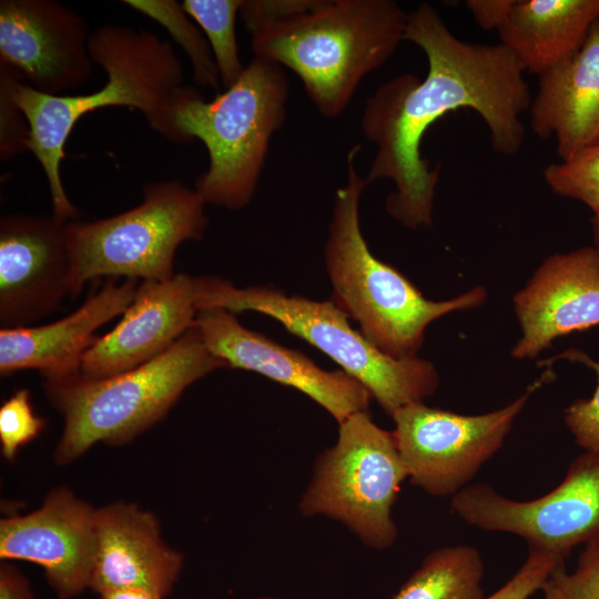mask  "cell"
<instances>
[{
    "label": "cell",
    "instance_id": "1",
    "mask_svg": "<svg viewBox=\"0 0 599 599\" xmlns=\"http://www.w3.org/2000/svg\"><path fill=\"white\" fill-rule=\"evenodd\" d=\"M404 40L426 54L427 75L403 73L380 84L365 103L361 126L377 148L366 183L392 180L386 211L416 230L433 223L439 180L440 165L432 167L420 152L430 125L449 112L471 109L487 124L493 149L515 155L525 140L520 115L532 98L524 70L505 47L458 39L427 2L407 13Z\"/></svg>",
    "mask_w": 599,
    "mask_h": 599
},
{
    "label": "cell",
    "instance_id": "2",
    "mask_svg": "<svg viewBox=\"0 0 599 599\" xmlns=\"http://www.w3.org/2000/svg\"><path fill=\"white\" fill-rule=\"evenodd\" d=\"M89 51L93 63L104 69L108 81L90 94L51 95L31 88L22 78L12 95L30 128L28 150L43 167L53 215L72 221L78 215L62 184L60 164L64 144L78 120L104 106L138 109L148 124L166 140L184 144L174 111L190 93L184 68L171 43L144 29L104 24L91 32Z\"/></svg>",
    "mask_w": 599,
    "mask_h": 599
},
{
    "label": "cell",
    "instance_id": "3",
    "mask_svg": "<svg viewBox=\"0 0 599 599\" xmlns=\"http://www.w3.org/2000/svg\"><path fill=\"white\" fill-rule=\"evenodd\" d=\"M361 149L354 145L347 154V182L335 192L325 242L332 301L383 353L396 359L412 358L417 356L430 323L453 312L481 306L487 290L476 286L456 297L433 301L370 252L359 223L361 196L367 185L355 169Z\"/></svg>",
    "mask_w": 599,
    "mask_h": 599
},
{
    "label": "cell",
    "instance_id": "4",
    "mask_svg": "<svg viewBox=\"0 0 599 599\" xmlns=\"http://www.w3.org/2000/svg\"><path fill=\"white\" fill-rule=\"evenodd\" d=\"M407 13L393 0H325L268 23L251 39L255 57L291 69L318 112H344L361 81L404 41Z\"/></svg>",
    "mask_w": 599,
    "mask_h": 599
},
{
    "label": "cell",
    "instance_id": "5",
    "mask_svg": "<svg viewBox=\"0 0 599 599\" xmlns=\"http://www.w3.org/2000/svg\"><path fill=\"white\" fill-rule=\"evenodd\" d=\"M222 367L227 366L192 327L131 370L99 379L80 373L44 379L47 397L64 420L54 460L65 465L98 443L131 441L163 419L190 385Z\"/></svg>",
    "mask_w": 599,
    "mask_h": 599
},
{
    "label": "cell",
    "instance_id": "6",
    "mask_svg": "<svg viewBox=\"0 0 599 599\" xmlns=\"http://www.w3.org/2000/svg\"><path fill=\"white\" fill-rule=\"evenodd\" d=\"M288 81L283 67L254 57L241 78L211 100L192 87L174 120L186 143L201 140L209 166L194 183L205 204L241 210L252 200L270 141L286 116Z\"/></svg>",
    "mask_w": 599,
    "mask_h": 599
},
{
    "label": "cell",
    "instance_id": "7",
    "mask_svg": "<svg viewBox=\"0 0 599 599\" xmlns=\"http://www.w3.org/2000/svg\"><path fill=\"white\" fill-rule=\"evenodd\" d=\"M196 307L233 314L253 311L276 319L363 384L390 417L406 405L424 402L439 385L432 362L386 355L352 327L347 314L332 300L286 295L272 285L237 287L220 276L206 275L196 277Z\"/></svg>",
    "mask_w": 599,
    "mask_h": 599
},
{
    "label": "cell",
    "instance_id": "8",
    "mask_svg": "<svg viewBox=\"0 0 599 599\" xmlns=\"http://www.w3.org/2000/svg\"><path fill=\"white\" fill-rule=\"evenodd\" d=\"M204 205L200 194L180 181L150 182L142 202L131 210L93 222L68 221L71 295L101 276L171 278L177 247L204 236Z\"/></svg>",
    "mask_w": 599,
    "mask_h": 599
},
{
    "label": "cell",
    "instance_id": "9",
    "mask_svg": "<svg viewBox=\"0 0 599 599\" xmlns=\"http://www.w3.org/2000/svg\"><path fill=\"white\" fill-rule=\"evenodd\" d=\"M338 427L335 445L315 461L298 510L342 522L369 548H390L398 537L393 506L408 478L393 432L376 425L368 412Z\"/></svg>",
    "mask_w": 599,
    "mask_h": 599
},
{
    "label": "cell",
    "instance_id": "10",
    "mask_svg": "<svg viewBox=\"0 0 599 599\" xmlns=\"http://www.w3.org/2000/svg\"><path fill=\"white\" fill-rule=\"evenodd\" d=\"M555 375L551 367L508 405L463 415L413 403L396 410L393 435L413 485L434 497L454 496L501 448L532 394Z\"/></svg>",
    "mask_w": 599,
    "mask_h": 599
},
{
    "label": "cell",
    "instance_id": "11",
    "mask_svg": "<svg viewBox=\"0 0 599 599\" xmlns=\"http://www.w3.org/2000/svg\"><path fill=\"white\" fill-rule=\"evenodd\" d=\"M450 507L470 526L519 536L528 548L566 559L576 546L599 538V453L580 454L562 481L539 498L514 500L474 484L454 495Z\"/></svg>",
    "mask_w": 599,
    "mask_h": 599
},
{
    "label": "cell",
    "instance_id": "12",
    "mask_svg": "<svg viewBox=\"0 0 599 599\" xmlns=\"http://www.w3.org/2000/svg\"><path fill=\"white\" fill-rule=\"evenodd\" d=\"M90 35L85 20L60 1H0V62L42 93L62 95L91 79Z\"/></svg>",
    "mask_w": 599,
    "mask_h": 599
},
{
    "label": "cell",
    "instance_id": "13",
    "mask_svg": "<svg viewBox=\"0 0 599 599\" xmlns=\"http://www.w3.org/2000/svg\"><path fill=\"white\" fill-rule=\"evenodd\" d=\"M67 223L55 215L0 219V325L32 326L71 294Z\"/></svg>",
    "mask_w": 599,
    "mask_h": 599
},
{
    "label": "cell",
    "instance_id": "14",
    "mask_svg": "<svg viewBox=\"0 0 599 599\" xmlns=\"http://www.w3.org/2000/svg\"><path fill=\"white\" fill-rule=\"evenodd\" d=\"M193 327L227 367L251 370L302 392L338 425L355 413L368 412L372 395L358 380L342 369H323L301 352L244 327L229 311H197Z\"/></svg>",
    "mask_w": 599,
    "mask_h": 599
},
{
    "label": "cell",
    "instance_id": "15",
    "mask_svg": "<svg viewBox=\"0 0 599 599\" xmlns=\"http://www.w3.org/2000/svg\"><path fill=\"white\" fill-rule=\"evenodd\" d=\"M97 552V508L67 487H57L37 510L0 520L1 560L43 568L62 599L90 588Z\"/></svg>",
    "mask_w": 599,
    "mask_h": 599
},
{
    "label": "cell",
    "instance_id": "16",
    "mask_svg": "<svg viewBox=\"0 0 599 599\" xmlns=\"http://www.w3.org/2000/svg\"><path fill=\"white\" fill-rule=\"evenodd\" d=\"M517 359L536 358L558 337L599 326V248L583 246L542 261L512 297Z\"/></svg>",
    "mask_w": 599,
    "mask_h": 599
},
{
    "label": "cell",
    "instance_id": "17",
    "mask_svg": "<svg viewBox=\"0 0 599 599\" xmlns=\"http://www.w3.org/2000/svg\"><path fill=\"white\" fill-rule=\"evenodd\" d=\"M196 314V277L142 281L119 324L85 352L80 374L105 378L155 358L193 327Z\"/></svg>",
    "mask_w": 599,
    "mask_h": 599
},
{
    "label": "cell",
    "instance_id": "18",
    "mask_svg": "<svg viewBox=\"0 0 599 599\" xmlns=\"http://www.w3.org/2000/svg\"><path fill=\"white\" fill-rule=\"evenodd\" d=\"M182 567V554L162 539L160 522L152 512L125 501L97 508L92 590L139 589L164 599Z\"/></svg>",
    "mask_w": 599,
    "mask_h": 599
},
{
    "label": "cell",
    "instance_id": "19",
    "mask_svg": "<svg viewBox=\"0 0 599 599\" xmlns=\"http://www.w3.org/2000/svg\"><path fill=\"white\" fill-rule=\"evenodd\" d=\"M138 280L108 282L68 316L40 326L0 329V374L37 369L44 379L80 373L82 358L97 336L95 331L122 315L132 303Z\"/></svg>",
    "mask_w": 599,
    "mask_h": 599
},
{
    "label": "cell",
    "instance_id": "20",
    "mask_svg": "<svg viewBox=\"0 0 599 599\" xmlns=\"http://www.w3.org/2000/svg\"><path fill=\"white\" fill-rule=\"evenodd\" d=\"M538 77L530 128L542 140L555 138L557 154L568 160L599 136V18L571 57Z\"/></svg>",
    "mask_w": 599,
    "mask_h": 599
},
{
    "label": "cell",
    "instance_id": "21",
    "mask_svg": "<svg viewBox=\"0 0 599 599\" xmlns=\"http://www.w3.org/2000/svg\"><path fill=\"white\" fill-rule=\"evenodd\" d=\"M599 18V0H516L498 29L500 44L538 75L571 57Z\"/></svg>",
    "mask_w": 599,
    "mask_h": 599
},
{
    "label": "cell",
    "instance_id": "22",
    "mask_svg": "<svg viewBox=\"0 0 599 599\" xmlns=\"http://www.w3.org/2000/svg\"><path fill=\"white\" fill-rule=\"evenodd\" d=\"M484 561L468 545L434 549L393 599H483Z\"/></svg>",
    "mask_w": 599,
    "mask_h": 599
},
{
    "label": "cell",
    "instance_id": "23",
    "mask_svg": "<svg viewBox=\"0 0 599 599\" xmlns=\"http://www.w3.org/2000/svg\"><path fill=\"white\" fill-rule=\"evenodd\" d=\"M130 8L160 23L184 50L193 68L196 85L219 91L221 80L204 33L187 18L174 0H125Z\"/></svg>",
    "mask_w": 599,
    "mask_h": 599
},
{
    "label": "cell",
    "instance_id": "24",
    "mask_svg": "<svg viewBox=\"0 0 599 599\" xmlns=\"http://www.w3.org/2000/svg\"><path fill=\"white\" fill-rule=\"evenodd\" d=\"M242 0H184L182 7L202 29L219 71L221 84L231 88L245 67L238 55L235 18Z\"/></svg>",
    "mask_w": 599,
    "mask_h": 599
},
{
    "label": "cell",
    "instance_id": "25",
    "mask_svg": "<svg viewBox=\"0 0 599 599\" xmlns=\"http://www.w3.org/2000/svg\"><path fill=\"white\" fill-rule=\"evenodd\" d=\"M544 179L551 191L599 211V136L571 158L549 164Z\"/></svg>",
    "mask_w": 599,
    "mask_h": 599
},
{
    "label": "cell",
    "instance_id": "26",
    "mask_svg": "<svg viewBox=\"0 0 599 599\" xmlns=\"http://www.w3.org/2000/svg\"><path fill=\"white\" fill-rule=\"evenodd\" d=\"M556 359L582 363L597 375L593 395L588 399L581 398L570 404L565 410V423L579 447L585 451L599 453V362L593 361L580 349L570 348L540 365L551 367Z\"/></svg>",
    "mask_w": 599,
    "mask_h": 599
},
{
    "label": "cell",
    "instance_id": "27",
    "mask_svg": "<svg viewBox=\"0 0 599 599\" xmlns=\"http://www.w3.org/2000/svg\"><path fill=\"white\" fill-rule=\"evenodd\" d=\"M44 419L39 417L26 388L14 392L0 407V446L2 456L14 460L20 447L33 440L43 429Z\"/></svg>",
    "mask_w": 599,
    "mask_h": 599
},
{
    "label": "cell",
    "instance_id": "28",
    "mask_svg": "<svg viewBox=\"0 0 599 599\" xmlns=\"http://www.w3.org/2000/svg\"><path fill=\"white\" fill-rule=\"evenodd\" d=\"M22 74L13 67L0 62V158L9 160L28 150L29 123L13 99L12 85Z\"/></svg>",
    "mask_w": 599,
    "mask_h": 599
},
{
    "label": "cell",
    "instance_id": "29",
    "mask_svg": "<svg viewBox=\"0 0 599 599\" xmlns=\"http://www.w3.org/2000/svg\"><path fill=\"white\" fill-rule=\"evenodd\" d=\"M565 558L547 550L529 548L524 564L497 591L483 599H529L542 590L554 570Z\"/></svg>",
    "mask_w": 599,
    "mask_h": 599
},
{
    "label": "cell",
    "instance_id": "30",
    "mask_svg": "<svg viewBox=\"0 0 599 599\" xmlns=\"http://www.w3.org/2000/svg\"><path fill=\"white\" fill-rule=\"evenodd\" d=\"M552 576L562 599H599V538L585 545L572 571L561 564Z\"/></svg>",
    "mask_w": 599,
    "mask_h": 599
},
{
    "label": "cell",
    "instance_id": "31",
    "mask_svg": "<svg viewBox=\"0 0 599 599\" xmlns=\"http://www.w3.org/2000/svg\"><path fill=\"white\" fill-rule=\"evenodd\" d=\"M325 0H242L240 17L253 34L262 27L277 20L315 10Z\"/></svg>",
    "mask_w": 599,
    "mask_h": 599
},
{
    "label": "cell",
    "instance_id": "32",
    "mask_svg": "<svg viewBox=\"0 0 599 599\" xmlns=\"http://www.w3.org/2000/svg\"><path fill=\"white\" fill-rule=\"evenodd\" d=\"M516 0H467L466 7L485 30L499 29Z\"/></svg>",
    "mask_w": 599,
    "mask_h": 599
},
{
    "label": "cell",
    "instance_id": "33",
    "mask_svg": "<svg viewBox=\"0 0 599 599\" xmlns=\"http://www.w3.org/2000/svg\"><path fill=\"white\" fill-rule=\"evenodd\" d=\"M0 599H35L28 578L8 562L0 566Z\"/></svg>",
    "mask_w": 599,
    "mask_h": 599
},
{
    "label": "cell",
    "instance_id": "34",
    "mask_svg": "<svg viewBox=\"0 0 599 599\" xmlns=\"http://www.w3.org/2000/svg\"><path fill=\"white\" fill-rule=\"evenodd\" d=\"M100 599H162L153 593L139 589H112L99 593Z\"/></svg>",
    "mask_w": 599,
    "mask_h": 599
},
{
    "label": "cell",
    "instance_id": "35",
    "mask_svg": "<svg viewBox=\"0 0 599 599\" xmlns=\"http://www.w3.org/2000/svg\"><path fill=\"white\" fill-rule=\"evenodd\" d=\"M542 591L545 595V599H562L559 585L552 573L545 583Z\"/></svg>",
    "mask_w": 599,
    "mask_h": 599
},
{
    "label": "cell",
    "instance_id": "36",
    "mask_svg": "<svg viewBox=\"0 0 599 599\" xmlns=\"http://www.w3.org/2000/svg\"><path fill=\"white\" fill-rule=\"evenodd\" d=\"M592 237L597 248H599V211L595 212L591 217Z\"/></svg>",
    "mask_w": 599,
    "mask_h": 599
},
{
    "label": "cell",
    "instance_id": "37",
    "mask_svg": "<svg viewBox=\"0 0 599 599\" xmlns=\"http://www.w3.org/2000/svg\"><path fill=\"white\" fill-rule=\"evenodd\" d=\"M253 599H277V598L272 597V596H260V597H256V598H253Z\"/></svg>",
    "mask_w": 599,
    "mask_h": 599
}]
</instances>
